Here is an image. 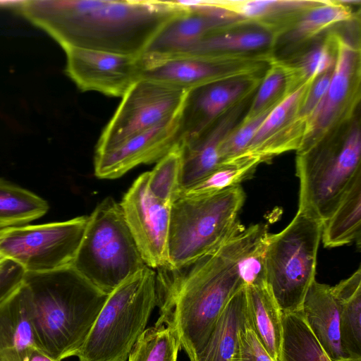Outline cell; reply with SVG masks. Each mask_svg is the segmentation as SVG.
I'll use <instances>...</instances> for the list:
<instances>
[{
  "label": "cell",
  "mask_w": 361,
  "mask_h": 361,
  "mask_svg": "<svg viewBox=\"0 0 361 361\" xmlns=\"http://www.w3.org/2000/svg\"><path fill=\"white\" fill-rule=\"evenodd\" d=\"M266 224H239L217 247L192 264L177 270L158 269L159 317L170 320L190 361L200 354L225 306L245 287L243 257L267 235Z\"/></svg>",
  "instance_id": "1"
},
{
  "label": "cell",
  "mask_w": 361,
  "mask_h": 361,
  "mask_svg": "<svg viewBox=\"0 0 361 361\" xmlns=\"http://www.w3.org/2000/svg\"><path fill=\"white\" fill-rule=\"evenodd\" d=\"M185 8L178 1L25 0L19 11L63 49L141 56L165 24Z\"/></svg>",
  "instance_id": "2"
},
{
  "label": "cell",
  "mask_w": 361,
  "mask_h": 361,
  "mask_svg": "<svg viewBox=\"0 0 361 361\" xmlns=\"http://www.w3.org/2000/svg\"><path fill=\"white\" fill-rule=\"evenodd\" d=\"M37 348L61 361L76 356L108 294L72 266L44 273H25Z\"/></svg>",
  "instance_id": "3"
},
{
  "label": "cell",
  "mask_w": 361,
  "mask_h": 361,
  "mask_svg": "<svg viewBox=\"0 0 361 361\" xmlns=\"http://www.w3.org/2000/svg\"><path fill=\"white\" fill-rule=\"evenodd\" d=\"M157 272L146 266L111 292L84 344L79 361H127L157 305Z\"/></svg>",
  "instance_id": "4"
},
{
  "label": "cell",
  "mask_w": 361,
  "mask_h": 361,
  "mask_svg": "<svg viewBox=\"0 0 361 361\" xmlns=\"http://www.w3.org/2000/svg\"><path fill=\"white\" fill-rule=\"evenodd\" d=\"M245 198L240 185L203 196L180 195L170 209L164 269L186 267L221 244L240 224Z\"/></svg>",
  "instance_id": "5"
},
{
  "label": "cell",
  "mask_w": 361,
  "mask_h": 361,
  "mask_svg": "<svg viewBox=\"0 0 361 361\" xmlns=\"http://www.w3.org/2000/svg\"><path fill=\"white\" fill-rule=\"evenodd\" d=\"M72 267L108 295L146 267L120 204L112 197L101 201L89 216Z\"/></svg>",
  "instance_id": "6"
},
{
  "label": "cell",
  "mask_w": 361,
  "mask_h": 361,
  "mask_svg": "<svg viewBox=\"0 0 361 361\" xmlns=\"http://www.w3.org/2000/svg\"><path fill=\"white\" fill-rule=\"evenodd\" d=\"M360 174L361 133L358 124H354L343 137L298 151V211L324 223Z\"/></svg>",
  "instance_id": "7"
},
{
  "label": "cell",
  "mask_w": 361,
  "mask_h": 361,
  "mask_svg": "<svg viewBox=\"0 0 361 361\" xmlns=\"http://www.w3.org/2000/svg\"><path fill=\"white\" fill-rule=\"evenodd\" d=\"M322 226L321 221L298 211L286 228L267 238L265 282L282 312L300 310L316 280Z\"/></svg>",
  "instance_id": "8"
},
{
  "label": "cell",
  "mask_w": 361,
  "mask_h": 361,
  "mask_svg": "<svg viewBox=\"0 0 361 361\" xmlns=\"http://www.w3.org/2000/svg\"><path fill=\"white\" fill-rule=\"evenodd\" d=\"M89 216L38 225L0 229V254L25 273H44L72 266Z\"/></svg>",
  "instance_id": "9"
},
{
  "label": "cell",
  "mask_w": 361,
  "mask_h": 361,
  "mask_svg": "<svg viewBox=\"0 0 361 361\" xmlns=\"http://www.w3.org/2000/svg\"><path fill=\"white\" fill-rule=\"evenodd\" d=\"M188 91L149 79L139 80L122 97L98 140L95 154L111 149L177 116Z\"/></svg>",
  "instance_id": "10"
},
{
  "label": "cell",
  "mask_w": 361,
  "mask_h": 361,
  "mask_svg": "<svg viewBox=\"0 0 361 361\" xmlns=\"http://www.w3.org/2000/svg\"><path fill=\"white\" fill-rule=\"evenodd\" d=\"M148 179L149 171L140 175L119 204L145 264L158 270L169 267L171 207L152 194Z\"/></svg>",
  "instance_id": "11"
},
{
  "label": "cell",
  "mask_w": 361,
  "mask_h": 361,
  "mask_svg": "<svg viewBox=\"0 0 361 361\" xmlns=\"http://www.w3.org/2000/svg\"><path fill=\"white\" fill-rule=\"evenodd\" d=\"M334 35L336 58L327 92L307 122L302 142L297 151L336 138L331 132L354 107L356 80L360 78V49L343 36Z\"/></svg>",
  "instance_id": "12"
},
{
  "label": "cell",
  "mask_w": 361,
  "mask_h": 361,
  "mask_svg": "<svg viewBox=\"0 0 361 361\" xmlns=\"http://www.w3.org/2000/svg\"><path fill=\"white\" fill-rule=\"evenodd\" d=\"M65 71L81 91H94L122 97L142 78L141 56L70 47Z\"/></svg>",
  "instance_id": "13"
},
{
  "label": "cell",
  "mask_w": 361,
  "mask_h": 361,
  "mask_svg": "<svg viewBox=\"0 0 361 361\" xmlns=\"http://www.w3.org/2000/svg\"><path fill=\"white\" fill-rule=\"evenodd\" d=\"M183 3L185 10L159 31L142 54L143 59L159 60L185 54L208 35L233 23L214 1Z\"/></svg>",
  "instance_id": "14"
},
{
  "label": "cell",
  "mask_w": 361,
  "mask_h": 361,
  "mask_svg": "<svg viewBox=\"0 0 361 361\" xmlns=\"http://www.w3.org/2000/svg\"><path fill=\"white\" fill-rule=\"evenodd\" d=\"M180 114L111 149L94 154V175L102 179L117 178L137 166L158 161L179 142Z\"/></svg>",
  "instance_id": "15"
},
{
  "label": "cell",
  "mask_w": 361,
  "mask_h": 361,
  "mask_svg": "<svg viewBox=\"0 0 361 361\" xmlns=\"http://www.w3.org/2000/svg\"><path fill=\"white\" fill-rule=\"evenodd\" d=\"M142 78L187 91L209 83L227 80L228 78H242L253 71L255 68L250 63L243 66L240 63L235 65L238 61L192 55H180L159 60H145L142 58Z\"/></svg>",
  "instance_id": "16"
},
{
  "label": "cell",
  "mask_w": 361,
  "mask_h": 361,
  "mask_svg": "<svg viewBox=\"0 0 361 361\" xmlns=\"http://www.w3.org/2000/svg\"><path fill=\"white\" fill-rule=\"evenodd\" d=\"M257 84L255 80L242 78L209 83L189 90L180 114L179 142L206 130L234 102L250 95Z\"/></svg>",
  "instance_id": "17"
},
{
  "label": "cell",
  "mask_w": 361,
  "mask_h": 361,
  "mask_svg": "<svg viewBox=\"0 0 361 361\" xmlns=\"http://www.w3.org/2000/svg\"><path fill=\"white\" fill-rule=\"evenodd\" d=\"M240 109L241 105L237 104L231 112L224 113L203 132L178 144L181 154L180 192L221 165V142L232 130Z\"/></svg>",
  "instance_id": "18"
},
{
  "label": "cell",
  "mask_w": 361,
  "mask_h": 361,
  "mask_svg": "<svg viewBox=\"0 0 361 361\" xmlns=\"http://www.w3.org/2000/svg\"><path fill=\"white\" fill-rule=\"evenodd\" d=\"M36 348L29 293L23 281L0 302V361H27Z\"/></svg>",
  "instance_id": "19"
},
{
  "label": "cell",
  "mask_w": 361,
  "mask_h": 361,
  "mask_svg": "<svg viewBox=\"0 0 361 361\" xmlns=\"http://www.w3.org/2000/svg\"><path fill=\"white\" fill-rule=\"evenodd\" d=\"M300 310L329 359L341 361L348 358L341 348L338 308L331 286L314 281Z\"/></svg>",
  "instance_id": "20"
},
{
  "label": "cell",
  "mask_w": 361,
  "mask_h": 361,
  "mask_svg": "<svg viewBox=\"0 0 361 361\" xmlns=\"http://www.w3.org/2000/svg\"><path fill=\"white\" fill-rule=\"evenodd\" d=\"M245 290L249 325L271 357L279 361L282 312L266 283L245 286Z\"/></svg>",
  "instance_id": "21"
},
{
  "label": "cell",
  "mask_w": 361,
  "mask_h": 361,
  "mask_svg": "<svg viewBox=\"0 0 361 361\" xmlns=\"http://www.w3.org/2000/svg\"><path fill=\"white\" fill-rule=\"evenodd\" d=\"M247 322L245 287L228 302L194 361H233L238 333Z\"/></svg>",
  "instance_id": "22"
},
{
  "label": "cell",
  "mask_w": 361,
  "mask_h": 361,
  "mask_svg": "<svg viewBox=\"0 0 361 361\" xmlns=\"http://www.w3.org/2000/svg\"><path fill=\"white\" fill-rule=\"evenodd\" d=\"M274 39V35L265 30L228 32L226 28H224L208 35L189 52L183 55L245 61L250 59L245 56L247 53L271 46Z\"/></svg>",
  "instance_id": "23"
},
{
  "label": "cell",
  "mask_w": 361,
  "mask_h": 361,
  "mask_svg": "<svg viewBox=\"0 0 361 361\" xmlns=\"http://www.w3.org/2000/svg\"><path fill=\"white\" fill-rule=\"evenodd\" d=\"M339 314L341 345L346 357L361 360V269L334 286Z\"/></svg>",
  "instance_id": "24"
},
{
  "label": "cell",
  "mask_w": 361,
  "mask_h": 361,
  "mask_svg": "<svg viewBox=\"0 0 361 361\" xmlns=\"http://www.w3.org/2000/svg\"><path fill=\"white\" fill-rule=\"evenodd\" d=\"M360 225L361 174L323 223L322 240L324 247H336L360 240Z\"/></svg>",
  "instance_id": "25"
},
{
  "label": "cell",
  "mask_w": 361,
  "mask_h": 361,
  "mask_svg": "<svg viewBox=\"0 0 361 361\" xmlns=\"http://www.w3.org/2000/svg\"><path fill=\"white\" fill-rule=\"evenodd\" d=\"M336 58L335 35L330 34L294 61H278L286 75L287 94L303 85H311L318 77L332 69Z\"/></svg>",
  "instance_id": "26"
},
{
  "label": "cell",
  "mask_w": 361,
  "mask_h": 361,
  "mask_svg": "<svg viewBox=\"0 0 361 361\" xmlns=\"http://www.w3.org/2000/svg\"><path fill=\"white\" fill-rule=\"evenodd\" d=\"M48 209L44 199L0 178V229L26 225L44 216Z\"/></svg>",
  "instance_id": "27"
},
{
  "label": "cell",
  "mask_w": 361,
  "mask_h": 361,
  "mask_svg": "<svg viewBox=\"0 0 361 361\" xmlns=\"http://www.w3.org/2000/svg\"><path fill=\"white\" fill-rule=\"evenodd\" d=\"M279 361H331L305 322L301 310L282 312Z\"/></svg>",
  "instance_id": "28"
},
{
  "label": "cell",
  "mask_w": 361,
  "mask_h": 361,
  "mask_svg": "<svg viewBox=\"0 0 361 361\" xmlns=\"http://www.w3.org/2000/svg\"><path fill=\"white\" fill-rule=\"evenodd\" d=\"M353 17L350 6L344 1H322L302 13L288 31L286 39L292 43L303 42L336 24L350 20Z\"/></svg>",
  "instance_id": "29"
},
{
  "label": "cell",
  "mask_w": 361,
  "mask_h": 361,
  "mask_svg": "<svg viewBox=\"0 0 361 361\" xmlns=\"http://www.w3.org/2000/svg\"><path fill=\"white\" fill-rule=\"evenodd\" d=\"M180 345L169 321L157 319L145 329L135 344L127 361H177Z\"/></svg>",
  "instance_id": "30"
},
{
  "label": "cell",
  "mask_w": 361,
  "mask_h": 361,
  "mask_svg": "<svg viewBox=\"0 0 361 361\" xmlns=\"http://www.w3.org/2000/svg\"><path fill=\"white\" fill-rule=\"evenodd\" d=\"M262 161L258 158L240 157L221 164L216 169L180 195L203 196L236 185L247 178Z\"/></svg>",
  "instance_id": "31"
},
{
  "label": "cell",
  "mask_w": 361,
  "mask_h": 361,
  "mask_svg": "<svg viewBox=\"0 0 361 361\" xmlns=\"http://www.w3.org/2000/svg\"><path fill=\"white\" fill-rule=\"evenodd\" d=\"M181 154L178 145L161 157L149 171L148 187L161 203L171 207L179 197Z\"/></svg>",
  "instance_id": "32"
},
{
  "label": "cell",
  "mask_w": 361,
  "mask_h": 361,
  "mask_svg": "<svg viewBox=\"0 0 361 361\" xmlns=\"http://www.w3.org/2000/svg\"><path fill=\"white\" fill-rule=\"evenodd\" d=\"M287 78L278 61H271L243 121L252 119L273 107L287 94Z\"/></svg>",
  "instance_id": "33"
},
{
  "label": "cell",
  "mask_w": 361,
  "mask_h": 361,
  "mask_svg": "<svg viewBox=\"0 0 361 361\" xmlns=\"http://www.w3.org/2000/svg\"><path fill=\"white\" fill-rule=\"evenodd\" d=\"M310 86L303 85L289 92L271 109L244 152L267 139L295 116L298 106Z\"/></svg>",
  "instance_id": "34"
},
{
  "label": "cell",
  "mask_w": 361,
  "mask_h": 361,
  "mask_svg": "<svg viewBox=\"0 0 361 361\" xmlns=\"http://www.w3.org/2000/svg\"><path fill=\"white\" fill-rule=\"evenodd\" d=\"M273 107L252 119L242 120L235 128H233L227 134L220 147L221 164L239 157L245 151L262 123Z\"/></svg>",
  "instance_id": "35"
},
{
  "label": "cell",
  "mask_w": 361,
  "mask_h": 361,
  "mask_svg": "<svg viewBox=\"0 0 361 361\" xmlns=\"http://www.w3.org/2000/svg\"><path fill=\"white\" fill-rule=\"evenodd\" d=\"M233 361H276L259 341L247 319L239 331L238 346Z\"/></svg>",
  "instance_id": "36"
},
{
  "label": "cell",
  "mask_w": 361,
  "mask_h": 361,
  "mask_svg": "<svg viewBox=\"0 0 361 361\" xmlns=\"http://www.w3.org/2000/svg\"><path fill=\"white\" fill-rule=\"evenodd\" d=\"M333 68L318 77L310 85L298 106L296 117L306 123L312 117L325 97Z\"/></svg>",
  "instance_id": "37"
},
{
  "label": "cell",
  "mask_w": 361,
  "mask_h": 361,
  "mask_svg": "<svg viewBox=\"0 0 361 361\" xmlns=\"http://www.w3.org/2000/svg\"><path fill=\"white\" fill-rule=\"evenodd\" d=\"M25 271L18 263L6 259L0 264V302L23 282Z\"/></svg>",
  "instance_id": "38"
},
{
  "label": "cell",
  "mask_w": 361,
  "mask_h": 361,
  "mask_svg": "<svg viewBox=\"0 0 361 361\" xmlns=\"http://www.w3.org/2000/svg\"><path fill=\"white\" fill-rule=\"evenodd\" d=\"M27 361H59L50 357L39 348L35 349Z\"/></svg>",
  "instance_id": "39"
},
{
  "label": "cell",
  "mask_w": 361,
  "mask_h": 361,
  "mask_svg": "<svg viewBox=\"0 0 361 361\" xmlns=\"http://www.w3.org/2000/svg\"><path fill=\"white\" fill-rule=\"evenodd\" d=\"M25 0L23 1H0V7L2 8H16L19 10L23 4L25 3Z\"/></svg>",
  "instance_id": "40"
},
{
  "label": "cell",
  "mask_w": 361,
  "mask_h": 361,
  "mask_svg": "<svg viewBox=\"0 0 361 361\" xmlns=\"http://www.w3.org/2000/svg\"><path fill=\"white\" fill-rule=\"evenodd\" d=\"M341 361H361V360H353V359H350V358H345Z\"/></svg>",
  "instance_id": "41"
},
{
  "label": "cell",
  "mask_w": 361,
  "mask_h": 361,
  "mask_svg": "<svg viewBox=\"0 0 361 361\" xmlns=\"http://www.w3.org/2000/svg\"><path fill=\"white\" fill-rule=\"evenodd\" d=\"M6 259H5L1 254H0V264L5 261Z\"/></svg>",
  "instance_id": "42"
}]
</instances>
